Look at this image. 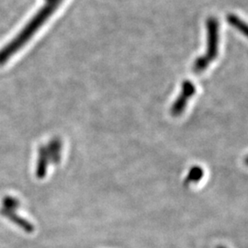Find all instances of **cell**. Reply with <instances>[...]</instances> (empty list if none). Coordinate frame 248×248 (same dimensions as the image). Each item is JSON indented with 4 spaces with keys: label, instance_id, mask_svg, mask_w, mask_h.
I'll return each instance as SVG.
<instances>
[{
    "label": "cell",
    "instance_id": "8992f818",
    "mask_svg": "<svg viewBox=\"0 0 248 248\" xmlns=\"http://www.w3.org/2000/svg\"><path fill=\"white\" fill-rule=\"evenodd\" d=\"M245 162H246V164L248 166V157H246V160H245Z\"/></svg>",
    "mask_w": 248,
    "mask_h": 248
},
{
    "label": "cell",
    "instance_id": "277c9868",
    "mask_svg": "<svg viewBox=\"0 0 248 248\" xmlns=\"http://www.w3.org/2000/svg\"><path fill=\"white\" fill-rule=\"evenodd\" d=\"M227 20L232 26L238 30L240 32H242L244 35L248 38V24L247 22L242 20L234 14H229L227 16Z\"/></svg>",
    "mask_w": 248,
    "mask_h": 248
},
{
    "label": "cell",
    "instance_id": "3957f363",
    "mask_svg": "<svg viewBox=\"0 0 248 248\" xmlns=\"http://www.w3.org/2000/svg\"><path fill=\"white\" fill-rule=\"evenodd\" d=\"M195 92L196 88L194 84L189 80L184 81L182 84L181 93L171 108V114L174 117L181 115L186 108L189 98L195 94Z\"/></svg>",
    "mask_w": 248,
    "mask_h": 248
},
{
    "label": "cell",
    "instance_id": "6da1fadb",
    "mask_svg": "<svg viewBox=\"0 0 248 248\" xmlns=\"http://www.w3.org/2000/svg\"><path fill=\"white\" fill-rule=\"evenodd\" d=\"M63 0H46L45 5L39 9L26 25L9 44L0 50V65L6 63L15 53H18L35 35L37 31L50 19L56 10L60 8Z\"/></svg>",
    "mask_w": 248,
    "mask_h": 248
},
{
    "label": "cell",
    "instance_id": "7a4b0ae2",
    "mask_svg": "<svg viewBox=\"0 0 248 248\" xmlns=\"http://www.w3.org/2000/svg\"><path fill=\"white\" fill-rule=\"evenodd\" d=\"M219 22L215 18L207 20V51L203 56L197 58L193 64V71L199 74L205 71L206 68L215 60L219 53Z\"/></svg>",
    "mask_w": 248,
    "mask_h": 248
},
{
    "label": "cell",
    "instance_id": "5b68a950",
    "mask_svg": "<svg viewBox=\"0 0 248 248\" xmlns=\"http://www.w3.org/2000/svg\"><path fill=\"white\" fill-rule=\"evenodd\" d=\"M204 176L203 169L199 166H195L191 168L188 171V174L186 176V182L189 183H197L199 182Z\"/></svg>",
    "mask_w": 248,
    "mask_h": 248
},
{
    "label": "cell",
    "instance_id": "52a82bcc",
    "mask_svg": "<svg viewBox=\"0 0 248 248\" xmlns=\"http://www.w3.org/2000/svg\"><path fill=\"white\" fill-rule=\"evenodd\" d=\"M225 248V247H223V246H218V247H217V248Z\"/></svg>",
    "mask_w": 248,
    "mask_h": 248
}]
</instances>
